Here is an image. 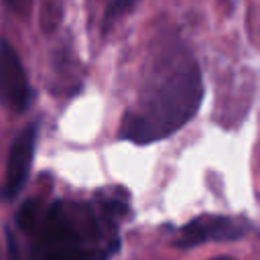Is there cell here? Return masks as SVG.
I'll list each match as a JSON object with an SVG mask.
<instances>
[{
  "instance_id": "6da1fadb",
  "label": "cell",
  "mask_w": 260,
  "mask_h": 260,
  "mask_svg": "<svg viewBox=\"0 0 260 260\" xmlns=\"http://www.w3.org/2000/svg\"><path fill=\"white\" fill-rule=\"evenodd\" d=\"M203 100V81L195 61L183 63L158 87L144 95L138 112H128L120 138L148 144L162 140L185 126L199 110Z\"/></svg>"
},
{
  "instance_id": "7a4b0ae2",
  "label": "cell",
  "mask_w": 260,
  "mask_h": 260,
  "mask_svg": "<svg viewBox=\"0 0 260 260\" xmlns=\"http://www.w3.org/2000/svg\"><path fill=\"white\" fill-rule=\"evenodd\" d=\"M95 234V217L89 207L57 201L37 225L32 260H91V248L85 244Z\"/></svg>"
},
{
  "instance_id": "3957f363",
  "label": "cell",
  "mask_w": 260,
  "mask_h": 260,
  "mask_svg": "<svg viewBox=\"0 0 260 260\" xmlns=\"http://www.w3.org/2000/svg\"><path fill=\"white\" fill-rule=\"evenodd\" d=\"M0 102L12 112H24L30 102L24 67L12 45L6 41H0Z\"/></svg>"
},
{
  "instance_id": "277c9868",
  "label": "cell",
  "mask_w": 260,
  "mask_h": 260,
  "mask_svg": "<svg viewBox=\"0 0 260 260\" xmlns=\"http://www.w3.org/2000/svg\"><path fill=\"white\" fill-rule=\"evenodd\" d=\"M246 232V225L240 219L223 217V215H201L189 221L181 230V238L177 246L181 248H193L205 242H230L242 238Z\"/></svg>"
},
{
  "instance_id": "5b68a950",
  "label": "cell",
  "mask_w": 260,
  "mask_h": 260,
  "mask_svg": "<svg viewBox=\"0 0 260 260\" xmlns=\"http://www.w3.org/2000/svg\"><path fill=\"white\" fill-rule=\"evenodd\" d=\"M35 142H37L35 126L22 130L18 138L14 140L10 154H8V165H6V189H4L6 197H14L26 183V177L32 165Z\"/></svg>"
},
{
  "instance_id": "8992f818",
  "label": "cell",
  "mask_w": 260,
  "mask_h": 260,
  "mask_svg": "<svg viewBox=\"0 0 260 260\" xmlns=\"http://www.w3.org/2000/svg\"><path fill=\"white\" fill-rule=\"evenodd\" d=\"M39 221H41L39 203H37L35 199H32V201H26V203L20 207V211H18V225H20L22 230L30 232V230H35V228L39 225Z\"/></svg>"
},
{
  "instance_id": "52a82bcc",
  "label": "cell",
  "mask_w": 260,
  "mask_h": 260,
  "mask_svg": "<svg viewBox=\"0 0 260 260\" xmlns=\"http://www.w3.org/2000/svg\"><path fill=\"white\" fill-rule=\"evenodd\" d=\"M6 4L20 16V18H26L30 14V8H32V0H6Z\"/></svg>"
},
{
  "instance_id": "ba28073f",
  "label": "cell",
  "mask_w": 260,
  "mask_h": 260,
  "mask_svg": "<svg viewBox=\"0 0 260 260\" xmlns=\"http://www.w3.org/2000/svg\"><path fill=\"white\" fill-rule=\"evenodd\" d=\"M132 2H134V0H114V2L110 4L108 12H106V18H108V20H112L116 14H120L122 10H126L128 6H132Z\"/></svg>"
},
{
  "instance_id": "9c48e42d",
  "label": "cell",
  "mask_w": 260,
  "mask_h": 260,
  "mask_svg": "<svg viewBox=\"0 0 260 260\" xmlns=\"http://www.w3.org/2000/svg\"><path fill=\"white\" fill-rule=\"evenodd\" d=\"M215 260H228V258H215Z\"/></svg>"
}]
</instances>
